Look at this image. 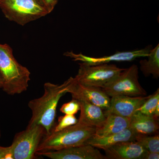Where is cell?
<instances>
[{
  "mask_svg": "<svg viewBox=\"0 0 159 159\" xmlns=\"http://www.w3.org/2000/svg\"><path fill=\"white\" fill-rule=\"evenodd\" d=\"M69 81L68 79L61 85L46 83L44 84L43 95L29 102L32 113L29 124L41 125L45 130V136L51 133L56 125L57 104L60 98L67 93Z\"/></svg>",
  "mask_w": 159,
  "mask_h": 159,
  "instance_id": "6da1fadb",
  "label": "cell"
},
{
  "mask_svg": "<svg viewBox=\"0 0 159 159\" xmlns=\"http://www.w3.org/2000/svg\"><path fill=\"white\" fill-rule=\"evenodd\" d=\"M0 74L3 79L2 88L6 93L20 94L28 89L31 73L18 62L7 44H0Z\"/></svg>",
  "mask_w": 159,
  "mask_h": 159,
  "instance_id": "7a4b0ae2",
  "label": "cell"
},
{
  "mask_svg": "<svg viewBox=\"0 0 159 159\" xmlns=\"http://www.w3.org/2000/svg\"><path fill=\"white\" fill-rule=\"evenodd\" d=\"M96 129V127L77 123L59 131L52 132L43 137L36 152L54 151L86 145L87 142L95 135Z\"/></svg>",
  "mask_w": 159,
  "mask_h": 159,
  "instance_id": "3957f363",
  "label": "cell"
},
{
  "mask_svg": "<svg viewBox=\"0 0 159 159\" xmlns=\"http://www.w3.org/2000/svg\"><path fill=\"white\" fill-rule=\"evenodd\" d=\"M0 9L8 20L22 26L49 14L40 0H0Z\"/></svg>",
  "mask_w": 159,
  "mask_h": 159,
  "instance_id": "277c9868",
  "label": "cell"
},
{
  "mask_svg": "<svg viewBox=\"0 0 159 159\" xmlns=\"http://www.w3.org/2000/svg\"><path fill=\"white\" fill-rule=\"evenodd\" d=\"M45 135L41 125L29 124L25 130L16 134L10 146L11 159H36L37 148Z\"/></svg>",
  "mask_w": 159,
  "mask_h": 159,
  "instance_id": "5b68a950",
  "label": "cell"
},
{
  "mask_svg": "<svg viewBox=\"0 0 159 159\" xmlns=\"http://www.w3.org/2000/svg\"><path fill=\"white\" fill-rule=\"evenodd\" d=\"M79 69L75 79L83 85L102 88L112 81L124 69L114 64L90 65L85 63L79 64Z\"/></svg>",
  "mask_w": 159,
  "mask_h": 159,
  "instance_id": "8992f818",
  "label": "cell"
},
{
  "mask_svg": "<svg viewBox=\"0 0 159 159\" xmlns=\"http://www.w3.org/2000/svg\"><path fill=\"white\" fill-rule=\"evenodd\" d=\"M102 89L110 97L118 95L139 97L147 94L139 82V69L134 64L124 69Z\"/></svg>",
  "mask_w": 159,
  "mask_h": 159,
  "instance_id": "52a82bcc",
  "label": "cell"
},
{
  "mask_svg": "<svg viewBox=\"0 0 159 159\" xmlns=\"http://www.w3.org/2000/svg\"><path fill=\"white\" fill-rule=\"evenodd\" d=\"M69 80L67 92L73 98L90 102L104 111L109 108L111 98L102 89L82 85L76 81L75 77H70Z\"/></svg>",
  "mask_w": 159,
  "mask_h": 159,
  "instance_id": "ba28073f",
  "label": "cell"
},
{
  "mask_svg": "<svg viewBox=\"0 0 159 159\" xmlns=\"http://www.w3.org/2000/svg\"><path fill=\"white\" fill-rule=\"evenodd\" d=\"M150 48L135 51L118 52L109 56L100 57H93L85 56L81 54H75L73 51L67 52L64 55L72 58L74 61H80L90 65L108 64L112 61L122 62L131 61L141 57H148Z\"/></svg>",
  "mask_w": 159,
  "mask_h": 159,
  "instance_id": "9c48e42d",
  "label": "cell"
},
{
  "mask_svg": "<svg viewBox=\"0 0 159 159\" xmlns=\"http://www.w3.org/2000/svg\"><path fill=\"white\" fill-rule=\"evenodd\" d=\"M36 156H42L52 159H107L97 148L84 145L54 151L37 152Z\"/></svg>",
  "mask_w": 159,
  "mask_h": 159,
  "instance_id": "30bf717a",
  "label": "cell"
},
{
  "mask_svg": "<svg viewBox=\"0 0 159 159\" xmlns=\"http://www.w3.org/2000/svg\"><path fill=\"white\" fill-rule=\"evenodd\" d=\"M147 97H130L118 95L111 97L109 108L105 113H112L121 116L130 118L148 99Z\"/></svg>",
  "mask_w": 159,
  "mask_h": 159,
  "instance_id": "8fae6325",
  "label": "cell"
},
{
  "mask_svg": "<svg viewBox=\"0 0 159 159\" xmlns=\"http://www.w3.org/2000/svg\"><path fill=\"white\" fill-rule=\"evenodd\" d=\"M103 150L107 159H144L148 152L136 141L120 142Z\"/></svg>",
  "mask_w": 159,
  "mask_h": 159,
  "instance_id": "7c38bea8",
  "label": "cell"
},
{
  "mask_svg": "<svg viewBox=\"0 0 159 159\" xmlns=\"http://www.w3.org/2000/svg\"><path fill=\"white\" fill-rule=\"evenodd\" d=\"M78 100L80 105V114L77 124L96 128L102 126L106 119L103 110L90 102Z\"/></svg>",
  "mask_w": 159,
  "mask_h": 159,
  "instance_id": "4fadbf2b",
  "label": "cell"
},
{
  "mask_svg": "<svg viewBox=\"0 0 159 159\" xmlns=\"http://www.w3.org/2000/svg\"><path fill=\"white\" fill-rule=\"evenodd\" d=\"M137 134L129 127L120 132L106 136L93 137L87 142L86 145H91L95 148L104 150L120 142L135 141Z\"/></svg>",
  "mask_w": 159,
  "mask_h": 159,
  "instance_id": "5bb4252c",
  "label": "cell"
},
{
  "mask_svg": "<svg viewBox=\"0 0 159 159\" xmlns=\"http://www.w3.org/2000/svg\"><path fill=\"white\" fill-rule=\"evenodd\" d=\"M106 119L101 127L96 128L94 136L104 137L117 133L130 126V118L112 113H105Z\"/></svg>",
  "mask_w": 159,
  "mask_h": 159,
  "instance_id": "9a60e30c",
  "label": "cell"
},
{
  "mask_svg": "<svg viewBox=\"0 0 159 159\" xmlns=\"http://www.w3.org/2000/svg\"><path fill=\"white\" fill-rule=\"evenodd\" d=\"M130 128L137 133L142 134H157L159 129V119L136 111L130 117Z\"/></svg>",
  "mask_w": 159,
  "mask_h": 159,
  "instance_id": "2e32d148",
  "label": "cell"
},
{
  "mask_svg": "<svg viewBox=\"0 0 159 159\" xmlns=\"http://www.w3.org/2000/svg\"><path fill=\"white\" fill-rule=\"evenodd\" d=\"M148 59L140 61V70L145 77L152 75L155 78L159 77V44L149 52Z\"/></svg>",
  "mask_w": 159,
  "mask_h": 159,
  "instance_id": "e0dca14e",
  "label": "cell"
},
{
  "mask_svg": "<svg viewBox=\"0 0 159 159\" xmlns=\"http://www.w3.org/2000/svg\"><path fill=\"white\" fill-rule=\"evenodd\" d=\"M135 141L139 143L147 151L159 153L158 134L147 135L138 134Z\"/></svg>",
  "mask_w": 159,
  "mask_h": 159,
  "instance_id": "ac0fdd59",
  "label": "cell"
},
{
  "mask_svg": "<svg viewBox=\"0 0 159 159\" xmlns=\"http://www.w3.org/2000/svg\"><path fill=\"white\" fill-rule=\"evenodd\" d=\"M159 104V89L157 90L152 95H149L148 99L138 110L143 114L148 116H152L155 110Z\"/></svg>",
  "mask_w": 159,
  "mask_h": 159,
  "instance_id": "d6986e66",
  "label": "cell"
},
{
  "mask_svg": "<svg viewBox=\"0 0 159 159\" xmlns=\"http://www.w3.org/2000/svg\"><path fill=\"white\" fill-rule=\"evenodd\" d=\"M78 120L74 115H65L63 116L59 117L58 123L54 126L52 132H57L62 130L71 125L76 124Z\"/></svg>",
  "mask_w": 159,
  "mask_h": 159,
  "instance_id": "ffe728a7",
  "label": "cell"
},
{
  "mask_svg": "<svg viewBox=\"0 0 159 159\" xmlns=\"http://www.w3.org/2000/svg\"><path fill=\"white\" fill-rule=\"evenodd\" d=\"M80 110V105L78 100L73 99L70 102L64 103L61 107L60 111L65 115H74Z\"/></svg>",
  "mask_w": 159,
  "mask_h": 159,
  "instance_id": "44dd1931",
  "label": "cell"
},
{
  "mask_svg": "<svg viewBox=\"0 0 159 159\" xmlns=\"http://www.w3.org/2000/svg\"><path fill=\"white\" fill-rule=\"evenodd\" d=\"M45 7L49 13L53 11L58 2V0H40Z\"/></svg>",
  "mask_w": 159,
  "mask_h": 159,
  "instance_id": "7402d4cb",
  "label": "cell"
},
{
  "mask_svg": "<svg viewBox=\"0 0 159 159\" xmlns=\"http://www.w3.org/2000/svg\"><path fill=\"white\" fill-rule=\"evenodd\" d=\"M11 159L10 147L0 146V159Z\"/></svg>",
  "mask_w": 159,
  "mask_h": 159,
  "instance_id": "603a6c76",
  "label": "cell"
},
{
  "mask_svg": "<svg viewBox=\"0 0 159 159\" xmlns=\"http://www.w3.org/2000/svg\"><path fill=\"white\" fill-rule=\"evenodd\" d=\"M159 153L157 152H149L147 153L144 158V159H159Z\"/></svg>",
  "mask_w": 159,
  "mask_h": 159,
  "instance_id": "cb8c5ba5",
  "label": "cell"
},
{
  "mask_svg": "<svg viewBox=\"0 0 159 159\" xmlns=\"http://www.w3.org/2000/svg\"><path fill=\"white\" fill-rule=\"evenodd\" d=\"M152 116L154 117L156 119H159V104H158Z\"/></svg>",
  "mask_w": 159,
  "mask_h": 159,
  "instance_id": "d4e9b609",
  "label": "cell"
},
{
  "mask_svg": "<svg viewBox=\"0 0 159 159\" xmlns=\"http://www.w3.org/2000/svg\"><path fill=\"white\" fill-rule=\"evenodd\" d=\"M3 86V79L2 78V75L0 74V88H2Z\"/></svg>",
  "mask_w": 159,
  "mask_h": 159,
  "instance_id": "484cf974",
  "label": "cell"
},
{
  "mask_svg": "<svg viewBox=\"0 0 159 159\" xmlns=\"http://www.w3.org/2000/svg\"><path fill=\"white\" fill-rule=\"evenodd\" d=\"M1 131H0V138H1Z\"/></svg>",
  "mask_w": 159,
  "mask_h": 159,
  "instance_id": "4316f807",
  "label": "cell"
}]
</instances>
